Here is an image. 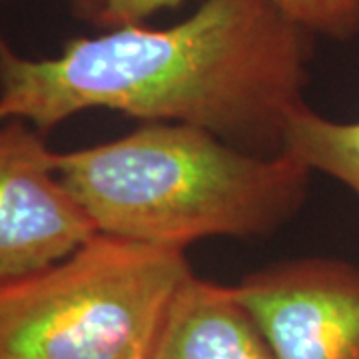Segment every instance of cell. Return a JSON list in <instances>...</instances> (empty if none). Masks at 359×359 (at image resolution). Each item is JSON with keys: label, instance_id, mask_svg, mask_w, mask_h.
Returning a JSON list of instances; mask_svg holds the SVG:
<instances>
[{"label": "cell", "instance_id": "5", "mask_svg": "<svg viewBox=\"0 0 359 359\" xmlns=\"http://www.w3.org/2000/svg\"><path fill=\"white\" fill-rule=\"evenodd\" d=\"M98 233L26 122L0 126V280L46 268Z\"/></svg>", "mask_w": 359, "mask_h": 359}, {"label": "cell", "instance_id": "1", "mask_svg": "<svg viewBox=\"0 0 359 359\" xmlns=\"http://www.w3.org/2000/svg\"><path fill=\"white\" fill-rule=\"evenodd\" d=\"M308 32L268 0H204L170 28L124 26L26 58L0 39V126L46 132L86 110L198 126L256 154L283 152L304 106Z\"/></svg>", "mask_w": 359, "mask_h": 359}, {"label": "cell", "instance_id": "7", "mask_svg": "<svg viewBox=\"0 0 359 359\" xmlns=\"http://www.w3.org/2000/svg\"><path fill=\"white\" fill-rule=\"evenodd\" d=\"M283 152L311 172L341 182L359 198V122H335L304 104L287 122Z\"/></svg>", "mask_w": 359, "mask_h": 359}, {"label": "cell", "instance_id": "4", "mask_svg": "<svg viewBox=\"0 0 359 359\" xmlns=\"http://www.w3.org/2000/svg\"><path fill=\"white\" fill-rule=\"evenodd\" d=\"M278 359H359V268L297 257L233 285Z\"/></svg>", "mask_w": 359, "mask_h": 359}, {"label": "cell", "instance_id": "9", "mask_svg": "<svg viewBox=\"0 0 359 359\" xmlns=\"http://www.w3.org/2000/svg\"><path fill=\"white\" fill-rule=\"evenodd\" d=\"M94 11L96 22L108 28L138 26L160 11L180 6L186 0H78Z\"/></svg>", "mask_w": 359, "mask_h": 359}, {"label": "cell", "instance_id": "8", "mask_svg": "<svg viewBox=\"0 0 359 359\" xmlns=\"http://www.w3.org/2000/svg\"><path fill=\"white\" fill-rule=\"evenodd\" d=\"M308 34L346 40L359 32V0H268Z\"/></svg>", "mask_w": 359, "mask_h": 359}, {"label": "cell", "instance_id": "6", "mask_svg": "<svg viewBox=\"0 0 359 359\" xmlns=\"http://www.w3.org/2000/svg\"><path fill=\"white\" fill-rule=\"evenodd\" d=\"M150 359H278L233 285L192 276L168 311Z\"/></svg>", "mask_w": 359, "mask_h": 359}, {"label": "cell", "instance_id": "3", "mask_svg": "<svg viewBox=\"0 0 359 359\" xmlns=\"http://www.w3.org/2000/svg\"><path fill=\"white\" fill-rule=\"evenodd\" d=\"M192 276L184 250L94 233L46 268L0 280V359H150Z\"/></svg>", "mask_w": 359, "mask_h": 359}, {"label": "cell", "instance_id": "2", "mask_svg": "<svg viewBox=\"0 0 359 359\" xmlns=\"http://www.w3.org/2000/svg\"><path fill=\"white\" fill-rule=\"evenodd\" d=\"M56 170L98 233L178 250L278 231L304 205L311 176L287 152H248L176 122L56 152Z\"/></svg>", "mask_w": 359, "mask_h": 359}]
</instances>
